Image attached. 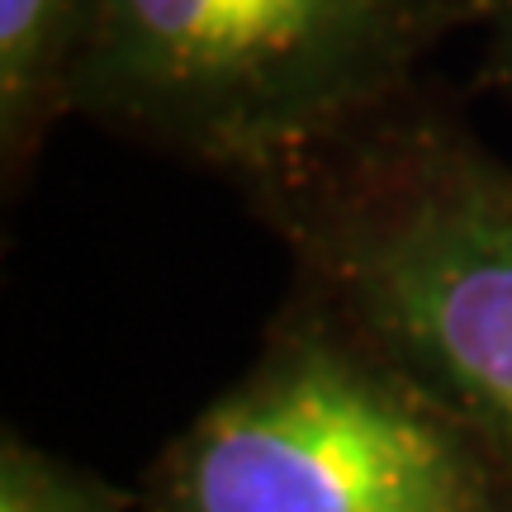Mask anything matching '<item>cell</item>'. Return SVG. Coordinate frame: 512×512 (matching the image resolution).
<instances>
[{
	"label": "cell",
	"mask_w": 512,
	"mask_h": 512,
	"mask_svg": "<svg viewBox=\"0 0 512 512\" xmlns=\"http://www.w3.org/2000/svg\"><path fill=\"white\" fill-rule=\"evenodd\" d=\"M152 512H512L479 441L332 309L294 304L147 475Z\"/></svg>",
	"instance_id": "obj_3"
},
{
	"label": "cell",
	"mask_w": 512,
	"mask_h": 512,
	"mask_svg": "<svg viewBox=\"0 0 512 512\" xmlns=\"http://www.w3.org/2000/svg\"><path fill=\"white\" fill-rule=\"evenodd\" d=\"M299 294L403 366L512 494V162L427 81L247 185Z\"/></svg>",
	"instance_id": "obj_1"
},
{
	"label": "cell",
	"mask_w": 512,
	"mask_h": 512,
	"mask_svg": "<svg viewBox=\"0 0 512 512\" xmlns=\"http://www.w3.org/2000/svg\"><path fill=\"white\" fill-rule=\"evenodd\" d=\"M479 81L512 105V0H494V15L484 24V72Z\"/></svg>",
	"instance_id": "obj_6"
},
{
	"label": "cell",
	"mask_w": 512,
	"mask_h": 512,
	"mask_svg": "<svg viewBox=\"0 0 512 512\" xmlns=\"http://www.w3.org/2000/svg\"><path fill=\"white\" fill-rule=\"evenodd\" d=\"M100 0H0V171L15 195L67 114Z\"/></svg>",
	"instance_id": "obj_4"
},
{
	"label": "cell",
	"mask_w": 512,
	"mask_h": 512,
	"mask_svg": "<svg viewBox=\"0 0 512 512\" xmlns=\"http://www.w3.org/2000/svg\"><path fill=\"white\" fill-rule=\"evenodd\" d=\"M494 0H100L72 114L242 190L422 81Z\"/></svg>",
	"instance_id": "obj_2"
},
{
	"label": "cell",
	"mask_w": 512,
	"mask_h": 512,
	"mask_svg": "<svg viewBox=\"0 0 512 512\" xmlns=\"http://www.w3.org/2000/svg\"><path fill=\"white\" fill-rule=\"evenodd\" d=\"M0 512H152L143 494L5 432L0 441Z\"/></svg>",
	"instance_id": "obj_5"
}]
</instances>
